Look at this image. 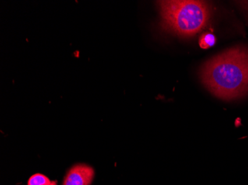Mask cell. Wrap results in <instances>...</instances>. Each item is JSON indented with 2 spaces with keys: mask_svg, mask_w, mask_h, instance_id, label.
I'll use <instances>...</instances> for the list:
<instances>
[{
  "mask_svg": "<svg viewBox=\"0 0 248 185\" xmlns=\"http://www.w3.org/2000/svg\"><path fill=\"white\" fill-rule=\"evenodd\" d=\"M215 43V36L213 35L211 33H205L201 37L200 40H199L200 47L203 49H207V48H210L212 46L214 45Z\"/></svg>",
  "mask_w": 248,
  "mask_h": 185,
  "instance_id": "cell-5",
  "label": "cell"
},
{
  "mask_svg": "<svg viewBox=\"0 0 248 185\" xmlns=\"http://www.w3.org/2000/svg\"><path fill=\"white\" fill-rule=\"evenodd\" d=\"M51 182H52L47 176L41 173H37L33 175L29 179L28 185H50Z\"/></svg>",
  "mask_w": 248,
  "mask_h": 185,
  "instance_id": "cell-4",
  "label": "cell"
},
{
  "mask_svg": "<svg viewBox=\"0 0 248 185\" xmlns=\"http://www.w3.org/2000/svg\"><path fill=\"white\" fill-rule=\"evenodd\" d=\"M202 83L214 95L224 100L248 94V48L235 46L213 57L201 71Z\"/></svg>",
  "mask_w": 248,
  "mask_h": 185,
  "instance_id": "cell-1",
  "label": "cell"
},
{
  "mask_svg": "<svg viewBox=\"0 0 248 185\" xmlns=\"http://www.w3.org/2000/svg\"><path fill=\"white\" fill-rule=\"evenodd\" d=\"M94 173V168L90 165L75 164L67 171L62 185H91Z\"/></svg>",
  "mask_w": 248,
  "mask_h": 185,
  "instance_id": "cell-3",
  "label": "cell"
},
{
  "mask_svg": "<svg viewBox=\"0 0 248 185\" xmlns=\"http://www.w3.org/2000/svg\"><path fill=\"white\" fill-rule=\"evenodd\" d=\"M161 26L181 37H192L204 28L210 20V8L202 1H159Z\"/></svg>",
  "mask_w": 248,
  "mask_h": 185,
  "instance_id": "cell-2",
  "label": "cell"
},
{
  "mask_svg": "<svg viewBox=\"0 0 248 185\" xmlns=\"http://www.w3.org/2000/svg\"><path fill=\"white\" fill-rule=\"evenodd\" d=\"M50 185H57V182H56V181H53V182H51V184Z\"/></svg>",
  "mask_w": 248,
  "mask_h": 185,
  "instance_id": "cell-6",
  "label": "cell"
}]
</instances>
